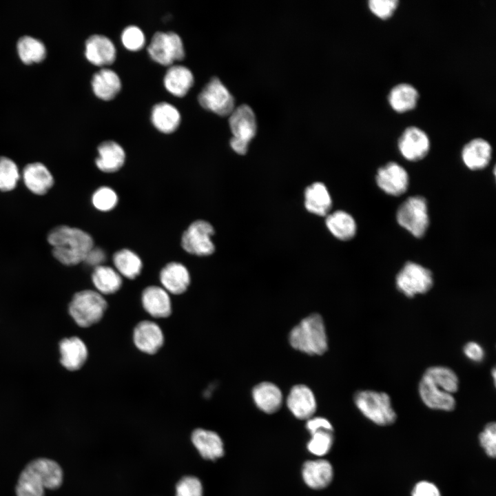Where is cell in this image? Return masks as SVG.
I'll list each match as a JSON object with an SVG mask.
<instances>
[{
	"instance_id": "8fae6325",
	"label": "cell",
	"mask_w": 496,
	"mask_h": 496,
	"mask_svg": "<svg viewBox=\"0 0 496 496\" xmlns=\"http://www.w3.org/2000/svg\"><path fill=\"white\" fill-rule=\"evenodd\" d=\"M397 146L404 159L417 162L428 154L431 140L424 130L416 125H409L404 128L398 137Z\"/></svg>"
},
{
	"instance_id": "8d00e7d4",
	"label": "cell",
	"mask_w": 496,
	"mask_h": 496,
	"mask_svg": "<svg viewBox=\"0 0 496 496\" xmlns=\"http://www.w3.org/2000/svg\"><path fill=\"white\" fill-rule=\"evenodd\" d=\"M45 489L37 475L25 466L16 486L17 496H44Z\"/></svg>"
},
{
	"instance_id": "30bf717a",
	"label": "cell",
	"mask_w": 496,
	"mask_h": 496,
	"mask_svg": "<svg viewBox=\"0 0 496 496\" xmlns=\"http://www.w3.org/2000/svg\"><path fill=\"white\" fill-rule=\"evenodd\" d=\"M205 109L220 116L230 114L234 110V99L217 77H213L203 87L198 97Z\"/></svg>"
},
{
	"instance_id": "5b68a950",
	"label": "cell",
	"mask_w": 496,
	"mask_h": 496,
	"mask_svg": "<svg viewBox=\"0 0 496 496\" xmlns=\"http://www.w3.org/2000/svg\"><path fill=\"white\" fill-rule=\"evenodd\" d=\"M396 220L413 236L422 238L430 224L426 199L419 195L409 197L397 208Z\"/></svg>"
},
{
	"instance_id": "ba28073f",
	"label": "cell",
	"mask_w": 496,
	"mask_h": 496,
	"mask_svg": "<svg viewBox=\"0 0 496 496\" xmlns=\"http://www.w3.org/2000/svg\"><path fill=\"white\" fill-rule=\"evenodd\" d=\"M147 52L152 59L163 65H170L185 57L181 38L175 32H157L150 41Z\"/></svg>"
},
{
	"instance_id": "f35d334b",
	"label": "cell",
	"mask_w": 496,
	"mask_h": 496,
	"mask_svg": "<svg viewBox=\"0 0 496 496\" xmlns=\"http://www.w3.org/2000/svg\"><path fill=\"white\" fill-rule=\"evenodd\" d=\"M332 431L321 430L311 434L307 443L308 451L316 456H323L330 450L333 442Z\"/></svg>"
},
{
	"instance_id": "ffe728a7",
	"label": "cell",
	"mask_w": 496,
	"mask_h": 496,
	"mask_svg": "<svg viewBox=\"0 0 496 496\" xmlns=\"http://www.w3.org/2000/svg\"><path fill=\"white\" fill-rule=\"evenodd\" d=\"M143 309L153 318H165L172 313V302L169 293L163 287L149 286L141 296Z\"/></svg>"
},
{
	"instance_id": "74e56055",
	"label": "cell",
	"mask_w": 496,
	"mask_h": 496,
	"mask_svg": "<svg viewBox=\"0 0 496 496\" xmlns=\"http://www.w3.org/2000/svg\"><path fill=\"white\" fill-rule=\"evenodd\" d=\"M19 176L16 163L8 157H0V190L9 192L14 189Z\"/></svg>"
},
{
	"instance_id": "7a4b0ae2",
	"label": "cell",
	"mask_w": 496,
	"mask_h": 496,
	"mask_svg": "<svg viewBox=\"0 0 496 496\" xmlns=\"http://www.w3.org/2000/svg\"><path fill=\"white\" fill-rule=\"evenodd\" d=\"M291 347L309 355H322L328 349V340L322 317L311 314L295 326L289 336Z\"/></svg>"
},
{
	"instance_id": "7bdbcfd3",
	"label": "cell",
	"mask_w": 496,
	"mask_h": 496,
	"mask_svg": "<svg viewBox=\"0 0 496 496\" xmlns=\"http://www.w3.org/2000/svg\"><path fill=\"white\" fill-rule=\"evenodd\" d=\"M479 442L485 453L490 457L496 455V424L488 423L479 435Z\"/></svg>"
},
{
	"instance_id": "ab89813d",
	"label": "cell",
	"mask_w": 496,
	"mask_h": 496,
	"mask_svg": "<svg viewBox=\"0 0 496 496\" xmlns=\"http://www.w3.org/2000/svg\"><path fill=\"white\" fill-rule=\"evenodd\" d=\"M117 202L116 193L108 187H99L94 192L92 197L94 207L102 211L112 210L116 207Z\"/></svg>"
},
{
	"instance_id": "f1b7e54d",
	"label": "cell",
	"mask_w": 496,
	"mask_h": 496,
	"mask_svg": "<svg viewBox=\"0 0 496 496\" xmlns=\"http://www.w3.org/2000/svg\"><path fill=\"white\" fill-rule=\"evenodd\" d=\"M163 83L165 87L169 93L178 97H182L192 87L194 76L187 67L173 65L167 70Z\"/></svg>"
},
{
	"instance_id": "2e32d148",
	"label": "cell",
	"mask_w": 496,
	"mask_h": 496,
	"mask_svg": "<svg viewBox=\"0 0 496 496\" xmlns=\"http://www.w3.org/2000/svg\"><path fill=\"white\" fill-rule=\"evenodd\" d=\"M287 404L291 413L298 419L308 420L316 410V400L312 391L306 385L293 386L288 395Z\"/></svg>"
},
{
	"instance_id": "60d3db41",
	"label": "cell",
	"mask_w": 496,
	"mask_h": 496,
	"mask_svg": "<svg viewBox=\"0 0 496 496\" xmlns=\"http://www.w3.org/2000/svg\"><path fill=\"white\" fill-rule=\"evenodd\" d=\"M400 4L399 0H369V11L377 18L385 21L391 19Z\"/></svg>"
},
{
	"instance_id": "8992f818",
	"label": "cell",
	"mask_w": 496,
	"mask_h": 496,
	"mask_svg": "<svg viewBox=\"0 0 496 496\" xmlns=\"http://www.w3.org/2000/svg\"><path fill=\"white\" fill-rule=\"evenodd\" d=\"M431 271L415 262H406L397 273L395 286L407 298L425 294L433 286Z\"/></svg>"
},
{
	"instance_id": "4fadbf2b",
	"label": "cell",
	"mask_w": 496,
	"mask_h": 496,
	"mask_svg": "<svg viewBox=\"0 0 496 496\" xmlns=\"http://www.w3.org/2000/svg\"><path fill=\"white\" fill-rule=\"evenodd\" d=\"M418 392L422 402L433 410L452 411L456 406L453 394L444 386L435 383L424 376L418 386Z\"/></svg>"
},
{
	"instance_id": "6da1fadb",
	"label": "cell",
	"mask_w": 496,
	"mask_h": 496,
	"mask_svg": "<svg viewBox=\"0 0 496 496\" xmlns=\"http://www.w3.org/2000/svg\"><path fill=\"white\" fill-rule=\"evenodd\" d=\"M47 239L52 247L54 257L65 265H75L83 262L94 247L93 239L88 233L68 225L53 228Z\"/></svg>"
},
{
	"instance_id": "d6986e66",
	"label": "cell",
	"mask_w": 496,
	"mask_h": 496,
	"mask_svg": "<svg viewBox=\"0 0 496 496\" xmlns=\"http://www.w3.org/2000/svg\"><path fill=\"white\" fill-rule=\"evenodd\" d=\"M59 353L61 364L71 371L80 369L88 356L87 346L76 336L63 339L59 343Z\"/></svg>"
},
{
	"instance_id": "4316f807",
	"label": "cell",
	"mask_w": 496,
	"mask_h": 496,
	"mask_svg": "<svg viewBox=\"0 0 496 496\" xmlns=\"http://www.w3.org/2000/svg\"><path fill=\"white\" fill-rule=\"evenodd\" d=\"M26 466L37 475L45 488L56 489L61 485L63 471L54 460L38 458L31 461Z\"/></svg>"
},
{
	"instance_id": "52a82bcc",
	"label": "cell",
	"mask_w": 496,
	"mask_h": 496,
	"mask_svg": "<svg viewBox=\"0 0 496 496\" xmlns=\"http://www.w3.org/2000/svg\"><path fill=\"white\" fill-rule=\"evenodd\" d=\"M229 123L233 136L230 146L238 154H245L251 139L255 136L257 124L252 109L242 105L230 114Z\"/></svg>"
},
{
	"instance_id": "4dcf8cb0",
	"label": "cell",
	"mask_w": 496,
	"mask_h": 496,
	"mask_svg": "<svg viewBox=\"0 0 496 496\" xmlns=\"http://www.w3.org/2000/svg\"><path fill=\"white\" fill-rule=\"evenodd\" d=\"M180 114L172 104L166 102L156 104L151 112V121L160 132L170 134L176 130L180 123Z\"/></svg>"
},
{
	"instance_id": "ac0fdd59",
	"label": "cell",
	"mask_w": 496,
	"mask_h": 496,
	"mask_svg": "<svg viewBox=\"0 0 496 496\" xmlns=\"http://www.w3.org/2000/svg\"><path fill=\"white\" fill-rule=\"evenodd\" d=\"M420 100V92L412 84L402 82L393 85L388 92L387 101L393 111L405 114L414 110Z\"/></svg>"
},
{
	"instance_id": "5bb4252c",
	"label": "cell",
	"mask_w": 496,
	"mask_h": 496,
	"mask_svg": "<svg viewBox=\"0 0 496 496\" xmlns=\"http://www.w3.org/2000/svg\"><path fill=\"white\" fill-rule=\"evenodd\" d=\"M493 156L491 144L485 138H473L461 150V158L464 165L472 171L482 170L490 163Z\"/></svg>"
},
{
	"instance_id": "7402d4cb",
	"label": "cell",
	"mask_w": 496,
	"mask_h": 496,
	"mask_svg": "<svg viewBox=\"0 0 496 496\" xmlns=\"http://www.w3.org/2000/svg\"><path fill=\"white\" fill-rule=\"evenodd\" d=\"M302 476L304 483L311 488L322 489L331 482L333 470L327 460H309L303 464Z\"/></svg>"
},
{
	"instance_id": "c3c4849f",
	"label": "cell",
	"mask_w": 496,
	"mask_h": 496,
	"mask_svg": "<svg viewBox=\"0 0 496 496\" xmlns=\"http://www.w3.org/2000/svg\"><path fill=\"white\" fill-rule=\"evenodd\" d=\"M105 258V251L102 249L94 246L86 255L83 262L95 268L103 265Z\"/></svg>"
},
{
	"instance_id": "484cf974",
	"label": "cell",
	"mask_w": 496,
	"mask_h": 496,
	"mask_svg": "<svg viewBox=\"0 0 496 496\" xmlns=\"http://www.w3.org/2000/svg\"><path fill=\"white\" fill-rule=\"evenodd\" d=\"M252 397L256 406L266 413H273L281 406L282 394L274 384L263 382L256 385L252 391Z\"/></svg>"
},
{
	"instance_id": "b9f144b4",
	"label": "cell",
	"mask_w": 496,
	"mask_h": 496,
	"mask_svg": "<svg viewBox=\"0 0 496 496\" xmlns=\"http://www.w3.org/2000/svg\"><path fill=\"white\" fill-rule=\"evenodd\" d=\"M121 41L125 48L131 51H138L145 45V38L143 31L137 26L126 27L121 34Z\"/></svg>"
},
{
	"instance_id": "d590c367",
	"label": "cell",
	"mask_w": 496,
	"mask_h": 496,
	"mask_svg": "<svg viewBox=\"0 0 496 496\" xmlns=\"http://www.w3.org/2000/svg\"><path fill=\"white\" fill-rule=\"evenodd\" d=\"M422 376L435 383L443 386L452 394H454L458 390V377L453 369L447 366H431L424 371Z\"/></svg>"
},
{
	"instance_id": "d4e9b609",
	"label": "cell",
	"mask_w": 496,
	"mask_h": 496,
	"mask_svg": "<svg viewBox=\"0 0 496 496\" xmlns=\"http://www.w3.org/2000/svg\"><path fill=\"white\" fill-rule=\"evenodd\" d=\"M99 156L96 158V167L103 172L112 173L120 169L125 161V153L116 142L106 141L98 147Z\"/></svg>"
},
{
	"instance_id": "83f0119b",
	"label": "cell",
	"mask_w": 496,
	"mask_h": 496,
	"mask_svg": "<svg viewBox=\"0 0 496 496\" xmlns=\"http://www.w3.org/2000/svg\"><path fill=\"white\" fill-rule=\"evenodd\" d=\"M94 94L104 101L113 99L121 89V81L118 74L108 68L96 72L92 79Z\"/></svg>"
},
{
	"instance_id": "ee69618b",
	"label": "cell",
	"mask_w": 496,
	"mask_h": 496,
	"mask_svg": "<svg viewBox=\"0 0 496 496\" xmlns=\"http://www.w3.org/2000/svg\"><path fill=\"white\" fill-rule=\"evenodd\" d=\"M203 486L194 476H185L176 484V496H203Z\"/></svg>"
},
{
	"instance_id": "e0dca14e",
	"label": "cell",
	"mask_w": 496,
	"mask_h": 496,
	"mask_svg": "<svg viewBox=\"0 0 496 496\" xmlns=\"http://www.w3.org/2000/svg\"><path fill=\"white\" fill-rule=\"evenodd\" d=\"M116 50L112 41L101 34H93L85 41V55L93 65L103 66L112 64L116 59Z\"/></svg>"
},
{
	"instance_id": "7dc6e473",
	"label": "cell",
	"mask_w": 496,
	"mask_h": 496,
	"mask_svg": "<svg viewBox=\"0 0 496 496\" xmlns=\"http://www.w3.org/2000/svg\"><path fill=\"white\" fill-rule=\"evenodd\" d=\"M306 428L310 434L321 430L333 431V426L331 422L326 418L322 417H314L307 420Z\"/></svg>"
},
{
	"instance_id": "bcb514c9",
	"label": "cell",
	"mask_w": 496,
	"mask_h": 496,
	"mask_svg": "<svg viewBox=\"0 0 496 496\" xmlns=\"http://www.w3.org/2000/svg\"><path fill=\"white\" fill-rule=\"evenodd\" d=\"M464 355L471 361L481 362L485 358L484 348L477 342H468L463 347Z\"/></svg>"
},
{
	"instance_id": "3957f363",
	"label": "cell",
	"mask_w": 496,
	"mask_h": 496,
	"mask_svg": "<svg viewBox=\"0 0 496 496\" xmlns=\"http://www.w3.org/2000/svg\"><path fill=\"white\" fill-rule=\"evenodd\" d=\"M353 400L360 412L377 425H391L397 419L390 396L386 393L372 390L359 391L355 394Z\"/></svg>"
},
{
	"instance_id": "d6a6232c",
	"label": "cell",
	"mask_w": 496,
	"mask_h": 496,
	"mask_svg": "<svg viewBox=\"0 0 496 496\" xmlns=\"http://www.w3.org/2000/svg\"><path fill=\"white\" fill-rule=\"evenodd\" d=\"M92 281L96 291L101 295L114 293L122 286L121 276L116 269L105 265H100L94 269Z\"/></svg>"
},
{
	"instance_id": "1f68e13d",
	"label": "cell",
	"mask_w": 496,
	"mask_h": 496,
	"mask_svg": "<svg viewBox=\"0 0 496 496\" xmlns=\"http://www.w3.org/2000/svg\"><path fill=\"white\" fill-rule=\"evenodd\" d=\"M326 225L334 237L343 241L352 239L357 232V224L353 217L342 210L328 215Z\"/></svg>"
},
{
	"instance_id": "9c48e42d",
	"label": "cell",
	"mask_w": 496,
	"mask_h": 496,
	"mask_svg": "<svg viewBox=\"0 0 496 496\" xmlns=\"http://www.w3.org/2000/svg\"><path fill=\"white\" fill-rule=\"evenodd\" d=\"M214 234L212 225L207 221L197 220L189 225L181 238V245L187 253L199 256L211 255L215 250L211 240Z\"/></svg>"
},
{
	"instance_id": "f6af8a7d",
	"label": "cell",
	"mask_w": 496,
	"mask_h": 496,
	"mask_svg": "<svg viewBox=\"0 0 496 496\" xmlns=\"http://www.w3.org/2000/svg\"><path fill=\"white\" fill-rule=\"evenodd\" d=\"M411 496H442V495L435 484L422 480L415 484L411 491Z\"/></svg>"
},
{
	"instance_id": "603a6c76",
	"label": "cell",
	"mask_w": 496,
	"mask_h": 496,
	"mask_svg": "<svg viewBox=\"0 0 496 496\" xmlns=\"http://www.w3.org/2000/svg\"><path fill=\"white\" fill-rule=\"evenodd\" d=\"M22 176L26 187L37 195L45 194L54 184L49 169L39 162L28 164L23 170Z\"/></svg>"
},
{
	"instance_id": "7c38bea8",
	"label": "cell",
	"mask_w": 496,
	"mask_h": 496,
	"mask_svg": "<svg viewBox=\"0 0 496 496\" xmlns=\"http://www.w3.org/2000/svg\"><path fill=\"white\" fill-rule=\"evenodd\" d=\"M378 187L385 194L399 196L404 194L409 185V176L399 163L391 161L380 167L375 175Z\"/></svg>"
},
{
	"instance_id": "f546056e",
	"label": "cell",
	"mask_w": 496,
	"mask_h": 496,
	"mask_svg": "<svg viewBox=\"0 0 496 496\" xmlns=\"http://www.w3.org/2000/svg\"><path fill=\"white\" fill-rule=\"evenodd\" d=\"M331 205V195L322 183H314L305 189L304 206L310 213L318 216H326Z\"/></svg>"
},
{
	"instance_id": "277c9868",
	"label": "cell",
	"mask_w": 496,
	"mask_h": 496,
	"mask_svg": "<svg viewBox=\"0 0 496 496\" xmlns=\"http://www.w3.org/2000/svg\"><path fill=\"white\" fill-rule=\"evenodd\" d=\"M107 303L96 291L86 289L76 293L68 307L75 323L85 328L99 322L107 309Z\"/></svg>"
},
{
	"instance_id": "836d02e7",
	"label": "cell",
	"mask_w": 496,
	"mask_h": 496,
	"mask_svg": "<svg viewBox=\"0 0 496 496\" xmlns=\"http://www.w3.org/2000/svg\"><path fill=\"white\" fill-rule=\"evenodd\" d=\"M116 271L128 279H134L141 273L143 263L139 256L128 249H121L113 256Z\"/></svg>"
},
{
	"instance_id": "9a60e30c",
	"label": "cell",
	"mask_w": 496,
	"mask_h": 496,
	"mask_svg": "<svg viewBox=\"0 0 496 496\" xmlns=\"http://www.w3.org/2000/svg\"><path fill=\"white\" fill-rule=\"evenodd\" d=\"M133 341L136 347L147 354L156 353L163 346L164 335L154 322L143 320L135 327Z\"/></svg>"
},
{
	"instance_id": "44dd1931",
	"label": "cell",
	"mask_w": 496,
	"mask_h": 496,
	"mask_svg": "<svg viewBox=\"0 0 496 496\" xmlns=\"http://www.w3.org/2000/svg\"><path fill=\"white\" fill-rule=\"evenodd\" d=\"M160 281L163 288L168 293L178 295L187 289L190 283V275L185 265L172 262L161 269Z\"/></svg>"
},
{
	"instance_id": "e575fe53",
	"label": "cell",
	"mask_w": 496,
	"mask_h": 496,
	"mask_svg": "<svg viewBox=\"0 0 496 496\" xmlns=\"http://www.w3.org/2000/svg\"><path fill=\"white\" fill-rule=\"evenodd\" d=\"M17 48L19 58L25 64L39 63L43 61L46 55L44 44L30 36L21 37L17 41Z\"/></svg>"
},
{
	"instance_id": "cb8c5ba5",
	"label": "cell",
	"mask_w": 496,
	"mask_h": 496,
	"mask_svg": "<svg viewBox=\"0 0 496 496\" xmlns=\"http://www.w3.org/2000/svg\"><path fill=\"white\" fill-rule=\"evenodd\" d=\"M192 442L205 459L215 460L224 454L223 441L214 431L197 428L192 433Z\"/></svg>"
}]
</instances>
